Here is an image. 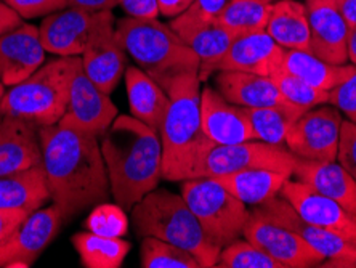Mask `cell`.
Returning a JSON list of instances; mask_svg holds the SVG:
<instances>
[{"label":"cell","mask_w":356,"mask_h":268,"mask_svg":"<svg viewBox=\"0 0 356 268\" xmlns=\"http://www.w3.org/2000/svg\"><path fill=\"white\" fill-rule=\"evenodd\" d=\"M50 199L66 219L106 203L111 194L98 136L65 124L39 127Z\"/></svg>","instance_id":"obj_1"},{"label":"cell","mask_w":356,"mask_h":268,"mask_svg":"<svg viewBox=\"0 0 356 268\" xmlns=\"http://www.w3.org/2000/svg\"><path fill=\"white\" fill-rule=\"evenodd\" d=\"M99 146L111 194L120 207L129 211L158 188L162 178L159 132L134 116H118Z\"/></svg>","instance_id":"obj_2"},{"label":"cell","mask_w":356,"mask_h":268,"mask_svg":"<svg viewBox=\"0 0 356 268\" xmlns=\"http://www.w3.org/2000/svg\"><path fill=\"white\" fill-rule=\"evenodd\" d=\"M169 109L161 125L162 178L183 182L196 178L197 167L212 141L201 124V79L199 72L178 76L165 87Z\"/></svg>","instance_id":"obj_3"},{"label":"cell","mask_w":356,"mask_h":268,"mask_svg":"<svg viewBox=\"0 0 356 268\" xmlns=\"http://www.w3.org/2000/svg\"><path fill=\"white\" fill-rule=\"evenodd\" d=\"M132 220L141 238L175 244L195 255L201 268L217 267L222 249L207 238L181 194L156 188L132 207Z\"/></svg>","instance_id":"obj_4"},{"label":"cell","mask_w":356,"mask_h":268,"mask_svg":"<svg viewBox=\"0 0 356 268\" xmlns=\"http://www.w3.org/2000/svg\"><path fill=\"white\" fill-rule=\"evenodd\" d=\"M116 34L125 54L164 90L175 77L199 72L195 52L170 24L161 23L158 18H122L116 21Z\"/></svg>","instance_id":"obj_5"},{"label":"cell","mask_w":356,"mask_h":268,"mask_svg":"<svg viewBox=\"0 0 356 268\" xmlns=\"http://www.w3.org/2000/svg\"><path fill=\"white\" fill-rule=\"evenodd\" d=\"M82 65L81 56H56L45 61L23 82L5 90L0 114L38 124H58L70 102L71 84Z\"/></svg>","instance_id":"obj_6"},{"label":"cell","mask_w":356,"mask_h":268,"mask_svg":"<svg viewBox=\"0 0 356 268\" xmlns=\"http://www.w3.org/2000/svg\"><path fill=\"white\" fill-rule=\"evenodd\" d=\"M181 196L207 238L220 249L243 236L250 212L216 178L183 180Z\"/></svg>","instance_id":"obj_7"},{"label":"cell","mask_w":356,"mask_h":268,"mask_svg":"<svg viewBox=\"0 0 356 268\" xmlns=\"http://www.w3.org/2000/svg\"><path fill=\"white\" fill-rule=\"evenodd\" d=\"M298 157L287 146L249 140L234 145L212 143L197 167L196 178H213L249 169H270L287 175L296 171Z\"/></svg>","instance_id":"obj_8"},{"label":"cell","mask_w":356,"mask_h":268,"mask_svg":"<svg viewBox=\"0 0 356 268\" xmlns=\"http://www.w3.org/2000/svg\"><path fill=\"white\" fill-rule=\"evenodd\" d=\"M254 212L271 220V222L296 231L302 239H305L313 249L318 251L326 259L319 267H356V244L350 243L332 231L307 222L282 196H275L260 206H255Z\"/></svg>","instance_id":"obj_9"},{"label":"cell","mask_w":356,"mask_h":268,"mask_svg":"<svg viewBox=\"0 0 356 268\" xmlns=\"http://www.w3.org/2000/svg\"><path fill=\"white\" fill-rule=\"evenodd\" d=\"M342 124V113L336 107L307 109L287 132V150L298 159L337 161Z\"/></svg>","instance_id":"obj_10"},{"label":"cell","mask_w":356,"mask_h":268,"mask_svg":"<svg viewBox=\"0 0 356 268\" xmlns=\"http://www.w3.org/2000/svg\"><path fill=\"white\" fill-rule=\"evenodd\" d=\"M113 10L90 12L77 7H66L42 19L39 34L45 52L56 56H81L103 21Z\"/></svg>","instance_id":"obj_11"},{"label":"cell","mask_w":356,"mask_h":268,"mask_svg":"<svg viewBox=\"0 0 356 268\" xmlns=\"http://www.w3.org/2000/svg\"><path fill=\"white\" fill-rule=\"evenodd\" d=\"M65 215L56 204L31 212L24 223L0 243V268H29L58 235Z\"/></svg>","instance_id":"obj_12"},{"label":"cell","mask_w":356,"mask_h":268,"mask_svg":"<svg viewBox=\"0 0 356 268\" xmlns=\"http://www.w3.org/2000/svg\"><path fill=\"white\" fill-rule=\"evenodd\" d=\"M243 236L273 257L282 268L319 267L326 260L296 231L271 222L254 211H250Z\"/></svg>","instance_id":"obj_13"},{"label":"cell","mask_w":356,"mask_h":268,"mask_svg":"<svg viewBox=\"0 0 356 268\" xmlns=\"http://www.w3.org/2000/svg\"><path fill=\"white\" fill-rule=\"evenodd\" d=\"M118 118V108L95 82L82 70H77L71 84L70 102L66 113L60 120L70 127L83 130V132L103 136L109 125Z\"/></svg>","instance_id":"obj_14"},{"label":"cell","mask_w":356,"mask_h":268,"mask_svg":"<svg viewBox=\"0 0 356 268\" xmlns=\"http://www.w3.org/2000/svg\"><path fill=\"white\" fill-rule=\"evenodd\" d=\"M280 194L307 222L332 231L356 244V214L347 211L332 199L323 196L303 182L291 180V178L282 185Z\"/></svg>","instance_id":"obj_15"},{"label":"cell","mask_w":356,"mask_h":268,"mask_svg":"<svg viewBox=\"0 0 356 268\" xmlns=\"http://www.w3.org/2000/svg\"><path fill=\"white\" fill-rule=\"evenodd\" d=\"M38 26L21 23L0 38V82L12 87L23 82L45 63Z\"/></svg>","instance_id":"obj_16"},{"label":"cell","mask_w":356,"mask_h":268,"mask_svg":"<svg viewBox=\"0 0 356 268\" xmlns=\"http://www.w3.org/2000/svg\"><path fill=\"white\" fill-rule=\"evenodd\" d=\"M312 54L332 65L348 61L350 26L339 12L336 0H307Z\"/></svg>","instance_id":"obj_17"},{"label":"cell","mask_w":356,"mask_h":268,"mask_svg":"<svg viewBox=\"0 0 356 268\" xmlns=\"http://www.w3.org/2000/svg\"><path fill=\"white\" fill-rule=\"evenodd\" d=\"M125 60L127 56L119 42L116 19L111 13L81 55L82 70L104 93H113L125 72Z\"/></svg>","instance_id":"obj_18"},{"label":"cell","mask_w":356,"mask_h":268,"mask_svg":"<svg viewBox=\"0 0 356 268\" xmlns=\"http://www.w3.org/2000/svg\"><path fill=\"white\" fill-rule=\"evenodd\" d=\"M201 124L212 143L234 145L255 140L245 108L229 103L211 87L201 90Z\"/></svg>","instance_id":"obj_19"},{"label":"cell","mask_w":356,"mask_h":268,"mask_svg":"<svg viewBox=\"0 0 356 268\" xmlns=\"http://www.w3.org/2000/svg\"><path fill=\"white\" fill-rule=\"evenodd\" d=\"M284 52L266 31L241 34L218 63L217 72L239 71L273 77L282 71Z\"/></svg>","instance_id":"obj_20"},{"label":"cell","mask_w":356,"mask_h":268,"mask_svg":"<svg viewBox=\"0 0 356 268\" xmlns=\"http://www.w3.org/2000/svg\"><path fill=\"white\" fill-rule=\"evenodd\" d=\"M42 164L39 125L2 116L0 119V177Z\"/></svg>","instance_id":"obj_21"},{"label":"cell","mask_w":356,"mask_h":268,"mask_svg":"<svg viewBox=\"0 0 356 268\" xmlns=\"http://www.w3.org/2000/svg\"><path fill=\"white\" fill-rule=\"evenodd\" d=\"M292 175L323 196L339 203L347 211L356 214V180L339 162L298 159Z\"/></svg>","instance_id":"obj_22"},{"label":"cell","mask_w":356,"mask_h":268,"mask_svg":"<svg viewBox=\"0 0 356 268\" xmlns=\"http://www.w3.org/2000/svg\"><path fill=\"white\" fill-rule=\"evenodd\" d=\"M217 88L229 103L243 108L294 107L287 103L276 84L268 76L239 71H218Z\"/></svg>","instance_id":"obj_23"},{"label":"cell","mask_w":356,"mask_h":268,"mask_svg":"<svg viewBox=\"0 0 356 268\" xmlns=\"http://www.w3.org/2000/svg\"><path fill=\"white\" fill-rule=\"evenodd\" d=\"M124 74L130 113L135 119L159 132L170 103L167 92L138 66H129Z\"/></svg>","instance_id":"obj_24"},{"label":"cell","mask_w":356,"mask_h":268,"mask_svg":"<svg viewBox=\"0 0 356 268\" xmlns=\"http://www.w3.org/2000/svg\"><path fill=\"white\" fill-rule=\"evenodd\" d=\"M265 31L284 50L312 52L307 7L297 0L271 3Z\"/></svg>","instance_id":"obj_25"},{"label":"cell","mask_w":356,"mask_h":268,"mask_svg":"<svg viewBox=\"0 0 356 268\" xmlns=\"http://www.w3.org/2000/svg\"><path fill=\"white\" fill-rule=\"evenodd\" d=\"M50 199L44 166L0 177V209L34 212Z\"/></svg>","instance_id":"obj_26"},{"label":"cell","mask_w":356,"mask_h":268,"mask_svg":"<svg viewBox=\"0 0 356 268\" xmlns=\"http://www.w3.org/2000/svg\"><path fill=\"white\" fill-rule=\"evenodd\" d=\"M178 36L186 42L188 47L199 58V79H201V82L206 81L212 72H217L218 63L222 61L229 45L236 39V34L225 28L218 19L197 26V28L186 29Z\"/></svg>","instance_id":"obj_27"},{"label":"cell","mask_w":356,"mask_h":268,"mask_svg":"<svg viewBox=\"0 0 356 268\" xmlns=\"http://www.w3.org/2000/svg\"><path fill=\"white\" fill-rule=\"evenodd\" d=\"M282 70L292 76L300 77L310 86L331 92L340 82L350 77L355 72V65H332L313 55L312 52L303 50H286Z\"/></svg>","instance_id":"obj_28"},{"label":"cell","mask_w":356,"mask_h":268,"mask_svg":"<svg viewBox=\"0 0 356 268\" xmlns=\"http://www.w3.org/2000/svg\"><path fill=\"white\" fill-rule=\"evenodd\" d=\"M213 178L244 204L260 206L268 199L277 196L291 175L270 169H249Z\"/></svg>","instance_id":"obj_29"},{"label":"cell","mask_w":356,"mask_h":268,"mask_svg":"<svg viewBox=\"0 0 356 268\" xmlns=\"http://www.w3.org/2000/svg\"><path fill=\"white\" fill-rule=\"evenodd\" d=\"M72 244L87 268H119L132 248L122 238H109L88 230L72 236Z\"/></svg>","instance_id":"obj_30"},{"label":"cell","mask_w":356,"mask_h":268,"mask_svg":"<svg viewBox=\"0 0 356 268\" xmlns=\"http://www.w3.org/2000/svg\"><path fill=\"white\" fill-rule=\"evenodd\" d=\"M252 125L255 140L270 145L286 146V136L291 125L307 111L297 107L245 108Z\"/></svg>","instance_id":"obj_31"},{"label":"cell","mask_w":356,"mask_h":268,"mask_svg":"<svg viewBox=\"0 0 356 268\" xmlns=\"http://www.w3.org/2000/svg\"><path fill=\"white\" fill-rule=\"evenodd\" d=\"M271 3L261 0H228L218 21L236 36L265 31Z\"/></svg>","instance_id":"obj_32"},{"label":"cell","mask_w":356,"mask_h":268,"mask_svg":"<svg viewBox=\"0 0 356 268\" xmlns=\"http://www.w3.org/2000/svg\"><path fill=\"white\" fill-rule=\"evenodd\" d=\"M140 267L143 268H201L190 252L153 236L141 241Z\"/></svg>","instance_id":"obj_33"},{"label":"cell","mask_w":356,"mask_h":268,"mask_svg":"<svg viewBox=\"0 0 356 268\" xmlns=\"http://www.w3.org/2000/svg\"><path fill=\"white\" fill-rule=\"evenodd\" d=\"M217 268H282L273 257L248 239H236L220 251Z\"/></svg>","instance_id":"obj_34"},{"label":"cell","mask_w":356,"mask_h":268,"mask_svg":"<svg viewBox=\"0 0 356 268\" xmlns=\"http://www.w3.org/2000/svg\"><path fill=\"white\" fill-rule=\"evenodd\" d=\"M271 79L275 81L277 90L281 92L286 102L294 104L297 108L312 109L329 103V92L313 87L305 81H302L300 77L292 76L284 70L277 72Z\"/></svg>","instance_id":"obj_35"},{"label":"cell","mask_w":356,"mask_h":268,"mask_svg":"<svg viewBox=\"0 0 356 268\" xmlns=\"http://www.w3.org/2000/svg\"><path fill=\"white\" fill-rule=\"evenodd\" d=\"M83 227L92 233L109 236V238H122L129 231V219L125 209L119 204L99 203L93 206L92 212L83 222Z\"/></svg>","instance_id":"obj_36"},{"label":"cell","mask_w":356,"mask_h":268,"mask_svg":"<svg viewBox=\"0 0 356 268\" xmlns=\"http://www.w3.org/2000/svg\"><path fill=\"white\" fill-rule=\"evenodd\" d=\"M227 3L228 0H195L185 13H181L180 17L172 19V29L177 34H180L186 29L197 28V26L216 21L218 19L220 13L223 12Z\"/></svg>","instance_id":"obj_37"},{"label":"cell","mask_w":356,"mask_h":268,"mask_svg":"<svg viewBox=\"0 0 356 268\" xmlns=\"http://www.w3.org/2000/svg\"><path fill=\"white\" fill-rule=\"evenodd\" d=\"M23 19L45 18L67 7V0H3Z\"/></svg>","instance_id":"obj_38"},{"label":"cell","mask_w":356,"mask_h":268,"mask_svg":"<svg viewBox=\"0 0 356 268\" xmlns=\"http://www.w3.org/2000/svg\"><path fill=\"white\" fill-rule=\"evenodd\" d=\"M329 103L347 116L350 123L356 124V70L352 76L329 92Z\"/></svg>","instance_id":"obj_39"},{"label":"cell","mask_w":356,"mask_h":268,"mask_svg":"<svg viewBox=\"0 0 356 268\" xmlns=\"http://www.w3.org/2000/svg\"><path fill=\"white\" fill-rule=\"evenodd\" d=\"M337 162L356 180V124L343 120L340 130Z\"/></svg>","instance_id":"obj_40"},{"label":"cell","mask_w":356,"mask_h":268,"mask_svg":"<svg viewBox=\"0 0 356 268\" xmlns=\"http://www.w3.org/2000/svg\"><path fill=\"white\" fill-rule=\"evenodd\" d=\"M119 5L130 18L153 19L161 15L158 0H119Z\"/></svg>","instance_id":"obj_41"},{"label":"cell","mask_w":356,"mask_h":268,"mask_svg":"<svg viewBox=\"0 0 356 268\" xmlns=\"http://www.w3.org/2000/svg\"><path fill=\"white\" fill-rule=\"evenodd\" d=\"M29 214L23 209H0V243L7 241L23 225Z\"/></svg>","instance_id":"obj_42"},{"label":"cell","mask_w":356,"mask_h":268,"mask_svg":"<svg viewBox=\"0 0 356 268\" xmlns=\"http://www.w3.org/2000/svg\"><path fill=\"white\" fill-rule=\"evenodd\" d=\"M23 21L24 19L21 18L12 7H8L3 0H0V38H2L5 33H8L10 29L17 28V26L23 23Z\"/></svg>","instance_id":"obj_43"},{"label":"cell","mask_w":356,"mask_h":268,"mask_svg":"<svg viewBox=\"0 0 356 268\" xmlns=\"http://www.w3.org/2000/svg\"><path fill=\"white\" fill-rule=\"evenodd\" d=\"M195 0H158L159 12L167 18H177L191 7Z\"/></svg>","instance_id":"obj_44"},{"label":"cell","mask_w":356,"mask_h":268,"mask_svg":"<svg viewBox=\"0 0 356 268\" xmlns=\"http://www.w3.org/2000/svg\"><path fill=\"white\" fill-rule=\"evenodd\" d=\"M119 5V0H67V7H77L90 12H106Z\"/></svg>","instance_id":"obj_45"},{"label":"cell","mask_w":356,"mask_h":268,"mask_svg":"<svg viewBox=\"0 0 356 268\" xmlns=\"http://www.w3.org/2000/svg\"><path fill=\"white\" fill-rule=\"evenodd\" d=\"M339 12L342 13L343 19L347 21L350 28L356 26V0H336Z\"/></svg>","instance_id":"obj_46"},{"label":"cell","mask_w":356,"mask_h":268,"mask_svg":"<svg viewBox=\"0 0 356 268\" xmlns=\"http://www.w3.org/2000/svg\"><path fill=\"white\" fill-rule=\"evenodd\" d=\"M347 49H348V60L352 61V65L356 66V26L355 28H350Z\"/></svg>","instance_id":"obj_47"},{"label":"cell","mask_w":356,"mask_h":268,"mask_svg":"<svg viewBox=\"0 0 356 268\" xmlns=\"http://www.w3.org/2000/svg\"><path fill=\"white\" fill-rule=\"evenodd\" d=\"M3 93H5V86L2 82H0V100H2V97H3Z\"/></svg>","instance_id":"obj_48"},{"label":"cell","mask_w":356,"mask_h":268,"mask_svg":"<svg viewBox=\"0 0 356 268\" xmlns=\"http://www.w3.org/2000/svg\"><path fill=\"white\" fill-rule=\"evenodd\" d=\"M261 2H265V3H275V2H280V0H261Z\"/></svg>","instance_id":"obj_49"},{"label":"cell","mask_w":356,"mask_h":268,"mask_svg":"<svg viewBox=\"0 0 356 268\" xmlns=\"http://www.w3.org/2000/svg\"><path fill=\"white\" fill-rule=\"evenodd\" d=\"M0 119H2V114H0Z\"/></svg>","instance_id":"obj_50"}]
</instances>
